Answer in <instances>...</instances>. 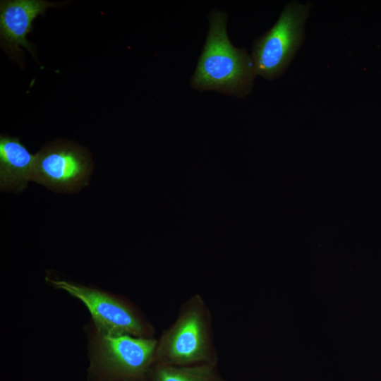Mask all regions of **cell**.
Here are the masks:
<instances>
[{"label":"cell","instance_id":"obj_7","mask_svg":"<svg viewBox=\"0 0 381 381\" xmlns=\"http://www.w3.org/2000/svg\"><path fill=\"white\" fill-rule=\"evenodd\" d=\"M57 4L44 0H4L0 4V33L1 38L13 47L23 46L31 53L32 45L26 37L32 22L49 7Z\"/></svg>","mask_w":381,"mask_h":381},{"label":"cell","instance_id":"obj_9","mask_svg":"<svg viewBox=\"0 0 381 381\" xmlns=\"http://www.w3.org/2000/svg\"><path fill=\"white\" fill-rule=\"evenodd\" d=\"M217 365L155 363L149 374V381H226L220 375Z\"/></svg>","mask_w":381,"mask_h":381},{"label":"cell","instance_id":"obj_8","mask_svg":"<svg viewBox=\"0 0 381 381\" xmlns=\"http://www.w3.org/2000/svg\"><path fill=\"white\" fill-rule=\"evenodd\" d=\"M36 155L18 138L0 137V186L1 190L21 191L33 181Z\"/></svg>","mask_w":381,"mask_h":381},{"label":"cell","instance_id":"obj_2","mask_svg":"<svg viewBox=\"0 0 381 381\" xmlns=\"http://www.w3.org/2000/svg\"><path fill=\"white\" fill-rule=\"evenodd\" d=\"M155 363L218 364L212 315L200 294H194L181 305L174 323L157 339Z\"/></svg>","mask_w":381,"mask_h":381},{"label":"cell","instance_id":"obj_5","mask_svg":"<svg viewBox=\"0 0 381 381\" xmlns=\"http://www.w3.org/2000/svg\"><path fill=\"white\" fill-rule=\"evenodd\" d=\"M311 3L286 5L272 28L256 38L250 54L256 75L269 80L280 76L299 49Z\"/></svg>","mask_w":381,"mask_h":381},{"label":"cell","instance_id":"obj_1","mask_svg":"<svg viewBox=\"0 0 381 381\" xmlns=\"http://www.w3.org/2000/svg\"><path fill=\"white\" fill-rule=\"evenodd\" d=\"M207 18L209 30L190 86L199 91L245 97L251 92L257 75L251 56L245 48L236 47L229 40L225 12L214 8Z\"/></svg>","mask_w":381,"mask_h":381},{"label":"cell","instance_id":"obj_6","mask_svg":"<svg viewBox=\"0 0 381 381\" xmlns=\"http://www.w3.org/2000/svg\"><path fill=\"white\" fill-rule=\"evenodd\" d=\"M91 162L85 151L70 144H52L36 154L33 181L56 191H73L87 183Z\"/></svg>","mask_w":381,"mask_h":381},{"label":"cell","instance_id":"obj_4","mask_svg":"<svg viewBox=\"0 0 381 381\" xmlns=\"http://www.w3.org/2000/svg\"><path fill=\"white\" fill-rule=\"evenodd\" d=\"M45 279L55 289L65 291L80 300L90 313L92 323L97 330L110 334L155 337V329L152 324L126 298L65 279L49 276Z\"/></svg>","mask_w":381,"mask_h":381},{"label":"cell","instance_id":"obj_3","mask_svg":"<svg viewBox=\"0 0 381 381\" xmlns=\"http://www.w3.org/2000/svg\"><path fill=\"white\" fill-rule=\"evenodd\" d=\"M90 381H149L157 339L110 334L87 325Z\"/></svg>","mask_w":381,"mask_h":381}]
</instances>
